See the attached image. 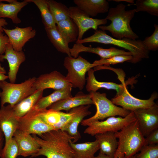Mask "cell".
Returning a JSON list of instances; mask_svg holds the SVG:
<instances>
[{"instance_id":"obj_36","label":"cell","mask_w":158,"mask_h":158,"mask_svg":"<svg viewBox=\"0 0 158 158\" xmlns=\"http://www.w3.org/2000/svg\"><path fill=\"white\" fill-rule=\"evenodd\" d=\"M154 30L152 34L142 41L144 46L149 51H156L158 49V25L154 24Z\"/></svg>"},{"instance_id":"obj_39","label":"cell","mask_w":158,"mask_h":158,"mask_svg":"<svg viewBox=\"0 0 158 158\" xmlns=\"http://www.w3.org/2000/svg\"><path fill=\"white\" fill-rule=\"evenodd\" d=\"M6 71L5 68L0 63V81L8 79V76L6 75Z\"/></svg>"},{"instance_id":"obj_31","label":"cell","mask_w":158,"mask_h":158,"mask_svg":"<svg viewBox=\"0 0 158 158\" xmlns=\"http://www.w3.org/2000/svg\"><path fill=\"white\" fill-rule=\"evenodd\" d=\"M34 3L39 9L44 28L56 27V24L49 9L47 0H27Z\"/></svg>"},{"instance_id":"obj_43","label":"cell","mask_w":158,"mask_h":158,"mask_svg":"<svg viewBox=\"0 0 158 158\" xmlns=\"http://www.w3.org/2000/svg\"><path fill=\"white\" fill-rule=\"evenodd\" d=\"M130 158H135L134 155L130 157Z\"/></svg>"},{"instance_id":"obj_24","label":"cell","mask_w":158,"mask_h":158,"mask_svg":"<svg viewBox=\"0 0 158 158\" xmlns=\"http://www.w3.org/2000/svg\"><path fill=\"white\" fill-rule=\"evenodd\" d=\"M72 85L70 84L63 88L55 90L51 94L43 97L34 107L38 110L47 109L51 105L58 101L72 97Z\"/></svg>"},{"instance_id":"obj_1","label":"cell","mask_w":158,"mask_h":158,"mask_svg":"<svg viewBox=\"0 0 158 158\" xmlns=\"http://www.w3.org/2000/svg\"><path fill=\"white\" fill-rule=\"evenodd\" d=\"M126 6L120 4L115 7L109 8L104 18L110 20L111 23L107 26H99V28L102 30L109 32L115 38L136 40L139 36L133 31L130 25L135 13V9L126 10Z\"/></svg>"},{"instance_id":"obj_13","label":"cell","mask_w":158,"mask_h":158,"mask_svg":"<svg viewBox=\"0 0 158 158\" xmlns=\"http://www.w3.org/2000/svg\"><path fill=\"white\" fill-rule=\"evenodd\" d=\"M18 117L10 105H4L0 109V128L4 135L6 146L13 137L17 129Z\"/></svg>"},{"instance_id":"obj_3","label":"cell","mask_w":158,"mask_h":158,"mask_svg":"<svg viewBox=\"0 0 158 158\" xmlns=\"http://www.w3.org/2000/svg\"><path fill=\"white\" fill-rule=\"evenodd\" d=\"M114 134L118 141L114 158H130L145 145V137L139 130L137 119Z\"/></svg>"},{"instance_id":"obj_7","label":"cell","mask_w":158,"mask_h":158,"mask_svg":"<svg viewBox=\"0 0 158 158\" xmlns=\"http://www.w3.org/2000/svg\"><path fill=\"white\" fill-rule=\"evenodd\" d=\"M136 118L133 111L124 117L111 116L104 121H97L91 122L87 125L85 130V134L95 136L107 132L114 133L120 131L124 127L136 120Z\"/></svg>"},{"instance_id":"obj_19","label":"cell","mask_w":158,"mask_h":158,"mask_svg":"<svg viewBox=\"0 0 158 158\" xmlns=\"http://www.w3.org/2000/svg\"><path fill=\"white\" fill-rule=\"evenodd\" d=\"M91 104H93V103L90 94H85L81 91L74 97L62 99L54 103L47 109L68 112L73 108L81 106Z\"/></svg>"},{"instance_id":"obj_25","label":"cell","mask_w":158,"mask_h":158,"mask_svg":"<svg viewBox=\"0 0 158 158\" xmlns=\"http://www.w3.org/2000/svg\"><path fill=\"white\" fill-rule=\"evenodd\" d=\"M3 1L0 0V18H8L14 23H20L21 20L18 17V14L29 2L27 0L21 2L14 0L12 2L5 4L2 2Z\"/></svg>"},{"instance_id":"obj_8","label":"cell","mask_w":158,"mask_h":158,"mask_svg":"<svg viewBox=\"0 0 158 158\" xmlns=\"http://www.w3.org/2000/svg\"><path fill=\"white\" fill-rule=\"evenodd\" d=\"M158 97L157 93L154 92L148 99H139L131 95L126 87L120 93L116 95L111 100L116 106H120L126 110L133 111L139 109L149 108L154 106L156 104L154 100Z\"/></svg>"},{"instance_id":"obj_38","label":"cell","mask_w":158,"mask_h":158,"mask_svg":"<svg viewBox=\"0 0 158 158\" xmlns=\"http://www.w3.org/2000/svg\"><path fill=\"white\" fill-rule=\"evenodd\" d=\"M9 43L8 37L3 32H0V55L4 53L7 45Z\"/></svg>"},{"instance_id":"obj_41","label":"cell","mask_w":158,"mask_h":158,"mask_svg":"<svg viewBox=\"0 0 158 158\" xmlns=\"http://www.w3.org/2000/svg\"><path fill=\"white\" fill-rule=\"evenodd\" d=\"M8 25V23L4 18H0V32H3V28Z\"/></svg>"},{"instance_id":"obj_35","label":"cell","mask_w":158,"mask_h":158,"mask_svg":"<svg viewBox=\"0 0 158 158\" xmlns=\"http://www.w3.org/2000/svg\"><path fill=\"white\" fill-rule=\"evenodd\" d=\"M18 147L13 137L2 150L1 158H16L18 156Z\"/></svg>"},{"instance_id":"obj_29","label":"cell","mask_w":158,"mask_h":158,"mask_svg":"<svg viewBox=\"0 0 158 158\" xmlns=\"http://www.w3.org/2000/svg\"><path fill=\"white\" fill-rule=\"evenodd\" d=\"M44 28L48 37L57 50L67 54L68 56H71L68 44L59 32L56 27Z\"/></svg>"},{"instance_id":"obj_11","label":"cell","mask_w":158,"mask_h":158,"mask_svg":"<svg viewBox=\"0 0 158 158\" xmlns=\"http://www.w3.org/2000/svg\"><path fill=\"white\" fill-rule=\"evenodd\" d=\"M139 130L145 137L158 128V106L156 104L149 108H140L133 111Z\"/></svg>"},{"instance_id":"obj_26","label":"cell","mask_w":158,"mask_h":158,"mask_svg":"<svg viewBox=\"0 0 158 158\" xmlns=\"http://www.w3.org/2000/svg\"><path fill=\"white\" fill-rule=\"evenodd\" d=\"M70 144L74 151L73 158H95V154L99 149V143L96 139L93 142L77 144L71 140Z\"/></svg>"},{"instance_id":"obj_14","label":"cell","mask_w":158,"mask_h":158,"mask_svg":"<svg viewBox=\"0 0 158 158\" xmlns=\"http://www.w3.org/2000/svg\"><path fill=\"white\" fill-rule=\"evenodd\" d=\"M70 84L66 76L59 72L54 71L49 73L42 74L36 78L34 86L36 90H44L51 88L56 90L66 87Z\"/></svg>"},{"instance_id":"obj_40","label":"cell","mask_w":158,"mask_h":158,"mask_svg":"<svg viewBox=\"0 0 158 158\" xmlns=\"http://www.w3.org/2000/svg\"><path fill=\"white\" fill-rule=\"evenodd\" d=\"M5 139L4 134L0 128V158L3 147V142Z\"/></svg>"},{"instance_id":"obj_22","label":"cell","mask_w":158,"mask_h":158,"mask_svg":"<svg viewBox=\"0 0 158 158\" xmlns=\"http://www.w3.org/2000/svg\"><path fill=\"white\" fill-rule=\"evenodd\" d=\"M95 71L91 69L87 72V77L86 80L87 84L86 89L88 92H97L101 88L108 90H115L116 94L120 93L126 87L127 84L125 83L121 84H118L112 82H100L97 80L94 75Z\"/></svg>"},{"instance_id":"obj_28","label":"cell","mask_w":158,"mask_h":158,"mask_svg":"<svg viewBox=\"0 0 158 158\" xmlns=\"http://www.w3.org/2000/svg\"><path fill=\"white\" fill-rule=\"evenodd\" d=\"M56 24L57 29L68 44L77 40L79 29L71 18L62 20Z\"/></svg>"},{"instance_id":"obj_15","label":"cell","mask_w":158,"mask_h":158,"mask_svg":"<svg viewBox=\"0 0 158 158\" xmlns=\"http://www.w3.org/2000/svg\"><path fill=\"white\" fill-rule=\"evenodd\" d=\"M3 30L8 36L9 43L17 51H22L25 43L36 34V31L31 26L24 28L16 27L12 29L4 28Z\"/></svg>"},{"instance_id":"obj_10","label":"cell","mask_w":158,"mask_h":158,"mask_svg":"<svg viewBox=\"0 0 158 158\" xmlns=\"http://www.w3.org/2000/svg\"><path fill=\"white\" fill-rule=\"evenodd\" d=\"M34 108L38 116L44 122L54 130H62L73 117L76 107L66 113L48 109L38 110Z\"/></svg>"},{"instance_id":"obj_18","label":"cell","mask_w":158,"mask_h":158,"mask_svg":"<svg viewBox=\"0 0 158 158\" xmlns=\"http://www.w3.org/2000/svg\"><path fill=\"white\" fill-rule=\"evenodd\" d=\"M19 149L18 156L30 157L37 153L40 146L30 134L17 129L13 135Z\"/></svg>"},{"instance_id":"obj_33","label":"cell","mask_w":158,"mask_h":158,"mask_svg":"<svg viewBox=\"0 0 158 158\" xmlns=\"http://www.w3.org/2000/svg\"><path fill=\"white\" fill-rule=\"evenodd\" d=\"M132 59L133 56L131 55H118L107 59L96 60L93 63L97 66L103 65L109 66L110 64L114 65L125 61L129 62Z\"/></svg>"},{"instance_id":"obj_2","label":"cell","mask_w":158,"mask_h":158,"mask_svg":"<svg viewBox=\"0 0 158 158\" xmlns=\"http://www.w3.org/2000/svg\"><path fill=\"white\" fill-rule=\"evenodd\" d=\"M87 42L111 44L124 48L132 54L133 59L129 62L133 63L149 57V51L146 49L141 40L117 39L109 36L105 31L100 29L95 30L94 34L89 37L76 41V44H83Z\"/></svg>"},{"instance_id":"obj_4","label":"cell","mask_w":158,"mask_h":158,"mask_svg":"<svg viewBox=\"0 0 158 158\" xmlns=\"http://www.w3.org/2000/svg\"><path fill=\"white\" fill-rule=\"evenodd\" d=\"M36 78H30L21 83L0 81V99L1 107L8 103L12 107L31 95L37 90L34 84Z\"/></svg>"},{"instance_id":"obj_20","label":"cell","mask_w":158,"mask_h":158,"mask_svg":"<svg viewBox=\"0 0 158 158\" xmlns=\"http://www.w3.org/2000/svg\"><path fill=\"white\" fill-rule=\"evenodd\" d=\"M76 6L89 16L108 12L109 4L106 0H74Z\"/></svg>"},{"instance_id":"obj_9","label":"cell","mask_w":158,"mask_h":158,"mask_svg":"<svg viewBox=\"0 0 158 158\" xmlns=\"http://www.w3.org/2000/svg\"><path fill=\"white\" fill-rule=\"evenodd\" d=\"M18 119L17 129L26 134L39 136L54 130L38 116L34 107L25 116L18 117Z\"/></svg>"},{"instance_id":"obj_12","label":"cell","mask_w":158,"mask_h":158,"mask_svg":"<svg viewBox=\"0 0 158 158\" xmlns=\"http://www.w3.org/2000/svg\"><path fill=\"white\" fill-rule=\"evenodd\" d=\"M68 8L70 18L79 29L77 40L82 39L85 32L90 29L92 28L95 30L100 25L106 24L107 22L105 18L97 19L90 18L76 6H70Z\"/></svg>"},{"instance_id":"obj_30","label":"cell","mask_w":158,"mask_h":158,"mask_svg":"<svg viewBox=\"0 0 158 158\" xmlns=\"http://www.w3.org/2000/svg\"><path fill=\"white\" fill-rule=\"evenodd\" d=\"M49 9L56 24L70 18L69 8L66 6L53 0H47Z\"/></svg>"},{"instance_id":"obj_5","label":"cell","mask_w":158,"mask_h":158,"mask_svg":"<svg viewBox=\"0 0 158 158\" xmlns=\"http://www.w3.org/2000/svg\"><path fill=\"white\" fill-rule=\"evenodd\" d=\"M89 94L93 104L96 107V111L94 116L82 121L81 124L83 126H86L91 122L103 120L110 117L118 116L124 117L131 112L115 105L107 98L105 93L90 92Z\"/></svg>"},{"instance_id":"obj_27","label":"cell","mask_w":158,"mask_h":158,"mask_svg":"<svg viewBox=\"0 0 158 158\" xmlns=\"http://www.w3.org/2000/svg\"><path fill=\"white\" fill-rule=\"evenodd\" d=\"M43 91L37 90L33 94L25 98L13 107L16 116L20 117L27 114L43 97Z\"/></svg>"},{"instance_id":"obj_17","label":"cell","mask_w":158,"mask_h":158,"mask_svg":"<svg viewBox=\"0 0 158 158\" xmlns=\"http://www.w3.org/2000/svg\"><path fill=\"white\" fill-rule=\"evenodd\" d=\"M71 56L76 58L79 54L82 52H87L96 54L100 57V59H107L114 56L118 55H131L129 51H126L123 49L114 47L109 49H104L99 47H92L91 45L86 47L81 44H74L73 47L70 48Z\"/></svg>"},{"instance_id":"obj_16","label":"cell","mask_w":158,"mask_h":158,"mask_svg":"<svg viewBox=\"0 0 158 158\" xmlns=\"http://www.w3.org/2000/svg\"><path fill=\"white\" fill-rule=\"evenodd\" d=\"M4 53V54L0 55V61H3L5 59L7 60L9 67L8 79L10 83H15L20 67L25 60V54L22 51H15L9 43L7 45Z\"/></svg>"},{"instance_id":"obj_37","label":"cell","mask_w":158,"mask_h":158,"mask_svg":"<svg viewBox=\"0 0 158 158\" xmlns=\"http://www.w3.org/2000/svg\"><path fill=\"white\" fill-rule=\"evenodd\" d=\"M145 139V145L158 144V128L151 132Z\"/></svg>"},{"instance_id":"obj_23","label":"cell","mask_w":158,"mask_h":158,"mask_svg":"<svg viewBox=\"0 0 158 158\" xmlns=\"http://www.w3.org/2000/svg\"><path fill=\"white\" fill-rule=\"evenodd\" d=\"M95 136L99 143L100 152L114 158L118 146V141L114 132H107Z\"/></svg>"},{"instance_id":"obj_34","label":"cell","mask_w":158,"mask_h":158,"mask_svg":"<svg viewBox=\"0 0 158 158\" xmlns=\"http://www.w3.org/2000/svg\"><path fill=\"white\" fill-rule=\"evenodd\" d=\"M139 151L134 155L135 158H158V144L145 145Z\"/></svg>"},{"instance_id":"obj_32","label":"cell","mask_w":158,"mask_h":158,"mask_svg":"<svg viewBox=\"0 0 158 158\" xmlns=\"http://www.w3.org/2000/svg\"><path fill=\"white\" fill-rule=\"evenodd\" d=\"M135 5V12H146L152 15L158 16V0H137Z\"/></svg>"},{"instance_id":"obj_21","label":"cell","mask_w":158,"mask_h":158,"mask_svg":"<svg viewBox=\"0 0 158 158\" xmlns=\"http://www.w3.org/2000/svg\"><path fill=\"white\" fill-rule=\"evenodd\" d=\"M90 107V105H88L76 107V112L73 117L62 130L73 138V139L72 140L73 143L77 141L80 138L78 130V127L84 118L91 114V112L89 110Z\"/></svg>"},{"instance_id":"obj_6","label":"cell","mask_w":158,"mask_h":158,"mask_svg":"<svg viewBox=\"0 0 158 158\" xmlns=\"http://www.w3.org/2000/svg\"><path fill=\"white\" fill-rule=\"evenodd\" d=\"M63 66L67 70L66 76L72 87L82 90L85 84V74L90 69L97 66L91 63L80 56L76 58L67 56L64 59Z\"/></svg>"},{"instance_id":"obj_42","label":"cell","mask_w":158,"mask_h":158,"mask_svg":"<svg viewBox=\"0 0 158 158\" xmlns=\"http://www.w3.org/2000/svg\"><path fill=\"white\" fill-rule=\"evenodd\" d=\"M95 158H111L110 157L102 154L100 152L99 153L98 155L96 157H95Z\"/></svg>"}]
</instances>
